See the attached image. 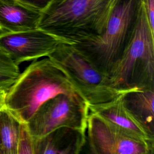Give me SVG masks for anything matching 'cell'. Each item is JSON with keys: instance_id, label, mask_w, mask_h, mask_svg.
<instances>
[{"instance_id": "obj_1", "label": "cell", "mask_w": 154, "mask_h": 154, "mask_svg": "<svg viewBox=\"0 0 154 154\" xmlns=\"http://www.w3.org/2000/svg\"><path fill=\"white\" fill-rule=\"evenodd\" d=\"M61 93L80 96L49 58L34 60L7 91L5 108L20 123H26L43 103Z\"/></svg>"}, {"instance_id": "obj_2", "label": "cell", "mask_w": 154, "mask_h": 154, "mask_svg": "<svg viewBox=\"0 0 154 154\" xmlns=\"http://www.w3.org/2000/svg\"><path fill=\"white\" fill-rule=\"evenodd\" d=\"M109 15L108 0H50L38 28L74 44L100 34Z\"/></svg>"}, {"instance_id": "obj_3", "label": "cell", "mask_w": 154, "mask_h": 154, "mask_svg": "<svg viewBox=\"0 0 154 154\" xmlns=\"http://www.w3.org/2000/svg\"><path fill=\"white\" fill-rule=\"evenodd\" d=\"M108 76L111 85L125 93L154 88V30L149 24L143 0L129 42Z\"/></svg>"}, {"instance_id": "obj_4", "label": "cell", "mask_w": 154, "mask_h": 154, "mask_svg": "<svg viewBox=\"0 0 154 154\" xmlns=\"http://www.w3.org/2000/svg\"><path fill=\"white\" fill-rule=\"evenodd\" d=\"M141 0H120L99 35L72 44L100 71L108 75L131 37Z\"/></svg>"}, {"instance_id": "obj_5", "label": "cell", "mask_w": 154, "mask_h": 154, "mask_svg": "<svg viewBox=\"0 0 154 154\" xmlns=\"http://www.w3.org/2000/svg\"><path fill=\"white\" fill-rule=\"evenodd\" d=\"M47 57L61 69L88 105L110 101L125 92L114 88L100 71L73 45L61 43Z\"/></svg>"}, {"instance_id": "obj_6", "label": "cell", "mask_w": 154, "mask_h": 154, "mask_svg": "<svg viewBox=\"0 0 154 154\" xmlns=\"http://www.w3.org/2000/svg\"><path fill=\"white\" fill-rule=\"evenodd\" d=\"M88 103L80 96L58 94L43 103L26 123L32 138L68 126L86 131Z\"/></svg>"}, {"instance_id": "obj_7", "label": "cell", "mask_w": 154, "mask_h": 154, "mask_svg": "<svg viewBox=\"0 0 154 154\" xmlns=\"http://www.w3.org/2000/svg\"><path fill=\"white\" fill-rule=\"evenodd\" d=\"M90 151L94 154H153L152 146L126 133L94 112L87 122Z\"/></svg>"}, {"instance_id": "obj_8", "label": "cell", "mask_w": 154, "mask_h": 154, "mask_svg": "<svg viewBox=\"0 0 154 154\" xmlns=\"http://www.w3.org/2000/svg\"><path fill=\"white\" fill-rule=\"evenodd\" d=\"M61 43L65 42L39 28L0 33V49L18 66L24 61L47 57Z\"/></svg>"}, {"instance_id": "obj_9", "label": "cell", "mask_w": 154, "mask_h": 154, "mask_svg": "<svg viewBox=\"0 0 154 154\" xmlns=\"http://www.w3.org/2000/svg\"><path fill=\"white\" fill-rule=\"evenodd\" d=\"M88 108L91 112L97 113L131 136L154 146V135L126 108L122 94L106 102L88 105Z\"/></svg>"}, {"instance_id": "obj_10", "label": "cell", "mask_w": 154, "mask_h": 154, "mask_svg": "<svg viewBox=\"0 0 154 154\" xmlns=\"http://www.w3.org/2000/svg\"><path fill=\"white\" fill-rule=\"evenodd\" d=\"M33 141L34 154H78L86 142L85 131L62 126Z\"/></svg>"}, {"instance_id": "obj_11", "label": "cell", "mask_w": 154, "mask_h": 154, "mask_svg": "<svg viewBox=\"0 0 154 154\" xmlns=\"http://www.w3.org/2000/svg\"><path fill=\"white\" fill-rule=\"evenodd\" d=\"M40 12L17 0H0V33L38 28Z\"/></svg>"}, {"instance_id": "obj_12", "label": "cell", "mask_w": 154, "mask_h": 154, "mask_svg": "<svg viewBox=\"0 0 154 154\" xmlns=\"http://www.w3.org/2000/svg\"><path fill=\"white\" fill-rule=\"evenodd\" d=\"M122 100L126 108L154 135V88L125 93Z\"/></svg>"}, {"instance_id": "obj_13", "label": "cell", "mask_w": 154, "mask_h": 154, "mask_svg": "<svg viewBox=\"0 0 154 154\" xmlns=\"http://www.w3.org/2000/svg\"><path fill=\"white\" fill-rule=\"evenodd\" d=\"M20 122L5 108L0 111V154H17Z\"/></svg>"}, {"instance_id": "obj_14", "label": "cell", "mask_w": 154, "mask_h": 154, "mask_svg": "<svg viewBox=\"0 0 154 154\" xmlns=\"http://www.w3.org/2000/svg\"><path fill=\"white\" fill-rule=\"evenodd\" d=\"M20 73L19 66L0 49V90L7 91Z\"/></svg>"}, {"instance_id": "obj_15", "label": "cell", "mask_w": 154, "mask_h": 154, "mask_svg": "<svg viewBox=\"0 0 154 154\" xmlns=\"http://www.w3.org/2000/svg\"><path fill=\"white\" fill-rule=\"evenodd\" d=\"M17 154H34L33 138L24 123H20Z\"/></svg>"}, {"instance_id": "obj_16", "label": "cell", "mask_w": 154, "mask_h": 154, "mask_svg": "<svg viewBox=\"0 0 154 154\" xmlns=\"http://www.w3.org/2000/svg\"><path fill=\"white\" fill-rule=\"evenodd\" d=\"M150 27L154 30V0H143Z\"/></svg>"}, {"instance_id": "obj_17", "label": "cell", "mask_w": 154, "mask_h": 154, "mask_svg": "<svg viewBox=\"0 0 154 154\" xmlns=\"http://www.w3.org/2000/svg\"><path fill=\"white\" fill-rule=\"evenodd\" d=\"M17 1L40 12L50 0H17Z\"/></svg>"}, {"instance_id": "obj_18", "label": "cell", "mask_w": 154, "mask_h": 154, "mask_svg": "<svg viewBox=\"0 0 154 154\" xmlns=\"http://www.w3.org/2000/svg\"><path fill=\"white\" fill-rule=\"evenodd\" d=\"M7 91L0 90V111L5 108V98Z\"/></svg>"}, {"instance_id": "obj_19", "label": "cell", "mask_w": 154, "mask_h": 154, "mask_svg": "<svg viewBox=\"0 0 154 154\" xmlns=\"http://www.w3.org/2000/svg\"><path fill=\"white\" fill-rule=\"evenodd\" d=\"M119 1L120 0H108V8H109L110 13H111L112 10L113 9V8L114 7V6L117 4V2Z\"/></svg>"}]
</instances>
